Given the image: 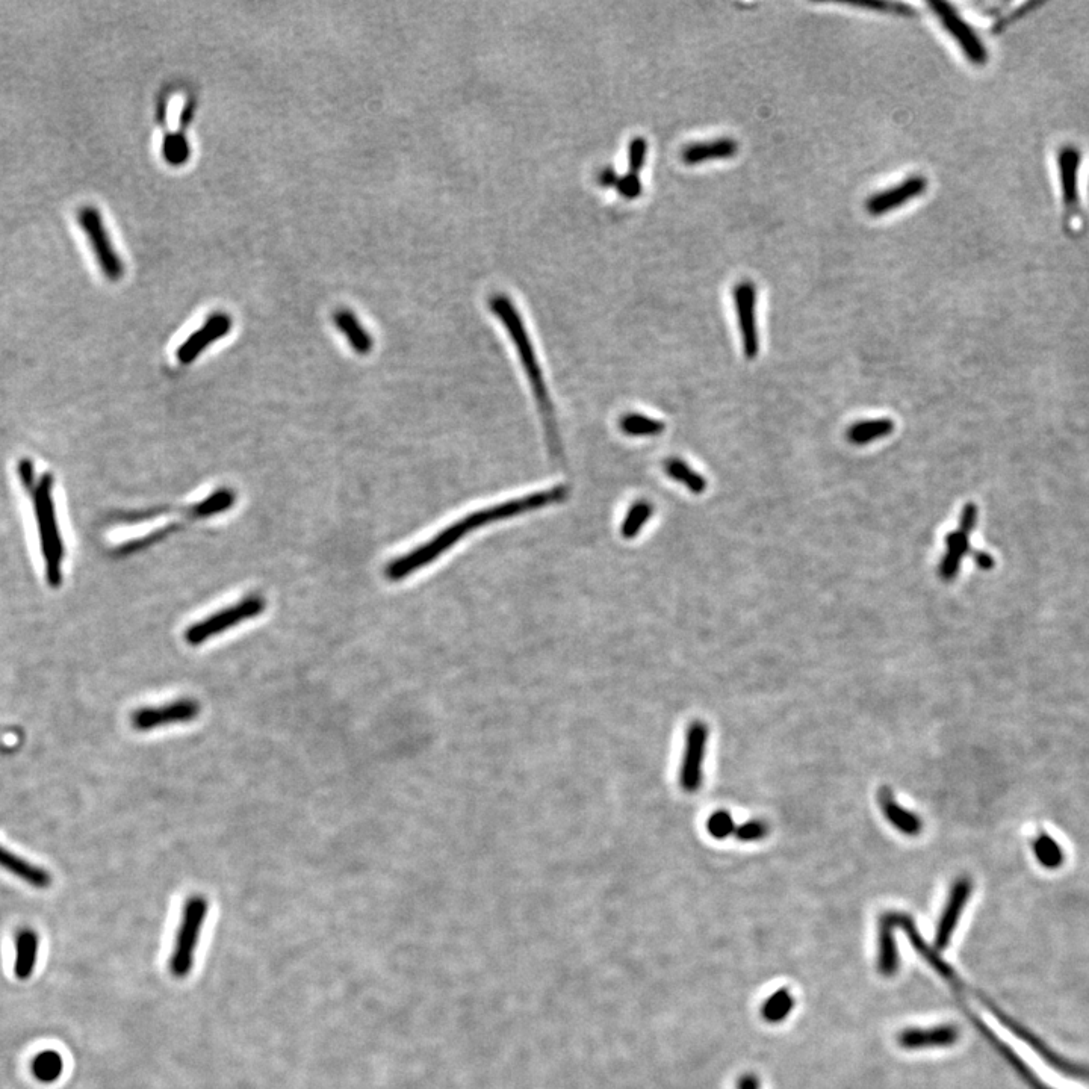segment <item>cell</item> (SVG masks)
Returning <instances> with one entry per match:
<instances>
[{"instance_id": "4dcf8cb0", "label": "cell", "mask_w": 1089, "mask_h": 1089, "mask_svg": "<svg viewBox=\"0 0 1089 1089\" xmlns=\"http://www.w3.org/2000/svg\"><path fill=\"white\" fill-rule=\"evenodd\" d=\"M190 155V147L184 135H168L164 141V156L170 164H184Z\"/></svg>"}, {"instance_id": "60d3db41", "label": "cell", "mask_w": 1089, "mask_h": 1089, "mask_svg": "<svg viewBox=\"0 0 1089 1089\" xmlns=\"http://www.w3.org/2000/svg\"><path fill=\"white\" fill-rule=\"evenodd\" d=\"M972 554L973 559H975L976 565H978L979 568L984 569V571H990V569H993L994 565H996V563H994L993 557H991L990 554L982 553V551H973Z\"/></svg>"}, {"instance_id": "5bb4252c", "label": "cell", "mask_w": 1089, "mask_h": 1089, "mask_svg": "<svg viewBox=\"0 0 1089 1089\" xmlns=\"http://www.w3.org/2000/svg\"><path fill=\"white\" fill-rule=\"evenodd\" d=\"M972 890L973 884L968 878H959L953 884L946 908H944L940 923H938L937 934H935V947H937V950H944L949 946L950 938H952L953 932L958 926L965 903L970 899Z\"/></svg>"}, {"instance_id": "74e56055", "label": "cell", "mask_w": 1089, "mask_h": 1089, "mask_svg": "<svg viewBox=\"0 0 1089 1089\" xmlns=\"http://www.w3.org/2000/svg\"><path fill=\"white\" fill-rule=\"evenodd\" d=\"M976 519H978V509H976L975 504H965L964 510H962L961 528H959V531L970 536L973 528H975Z\"/></svg>"}, {"instance_id": "b9f144b4", "label": "cell", "mask_w": 1089, "mask_h": 1089, "mask_svg": "<svg viewBox=\"0 0 1089 1089\" xmlns=\"http://www.w3.org/2000/svg\"><path fill=\"white\" fill-rule=\"evenodd\" d=\"M737 1089H760V1080L755 1074H743L737 1082Z\"/></svg>"}, {"instance_id": "9c48e42d", "label": "cell", "mask_w": 1089, "mask_h": 1089, "mask_svg": "<svg viewBox=\"0 0 1089 1089\" xmlns=\"http://www.w3.org/2000/svg\"><path fill=\"white\" fill-rule=\"evenodd\" d=\"M708 725L702 720L690 723L686 733L683 763L680 769L681 789L686 793H696L704 782V761L707 754Z\"/></svg>"}, {"instance_id": "1f68e13d", "label": "cell", "mask_w": 1089, "mask_h": 1089, "mask_svg": "<svg viewBox=\"0 0 1089 1089\" xmlns=\"http://www.w3.org/2000/svg\"><path fill=\"white\" fill-rule=\"evenodd\" d=\"M646 155H648V143L645 138L636 137L628 146V167L630 173L639 174L645 167Z\"/></svg>"}, {"instance_id": "83f0119b", "label": "cell", "mask_w": 1089, "mask_h": 1089, "mask_svg": "<svg viewBox=\"0 0 1089 1089\" xmlns=\"http://www.w3.org/2000/svg\"><path fill=\"white\" fill-rule=\"evenodd\" d=\"M652 506L648 501H639V503L633 504L631 509L628 510L627 516H625L624 524L621 527L622 537L624 539H633L642 530L643 525L651 518Z\"/></svg>"}, {"instance_id": "44dd1931", "label": "cell", "mask_w": 1089, "mask_h": 1089, "mask_svg": "<svg viewBox=\"0 0 1089 1089\" xmlns=\"http://www.w3.org/2000/svg\"><path fill=\"white\" fill-rule=\"evenodd\" d=\"M0 866L13 873V875L19 876L23 881L29 882L32 887L46 888L52 882V879L44 870L20 860L16 855L5 851L4 847H0Z\"/></svg>"}, {"instance_id": "f35d334b", "label": "cell", "mask_w": 1089, "mask_h": 1089, "mask_svg": "<svg viewBox=\"0 0 1089 1089\" xmlns=\"http://www.w3.org/2000/svg\"><path fill=\"white\" fill-rule=\"evenodd\" d=\"M20 480L26 488H34V466L28 459H23L19 466Z\"/></svg>"}, {"instance_id": "484cf974", "label": "cell", "mask_w": 1089, "mask_h": 1089, "mask_svg": "<svg viewBox=\"0 0 1089 1089\" xmlns=\"http://www.w3.org/2000/svg\"><path fill=\"white\" fill-rule=\"evenodd\" d=\"M621 429L628 436H655L663 432L664 424L645 415L628 413L621 419Z\"/></svg>"}, {"instance_id": "7402d4cb", "label": "cell", "mask_w": 1089, "mask_h": 1089, "mask_svg": "<svg viewBox=\"0 0 1089 1089\" xmlns=\"http://www.w3.org/2000/svg\"><path fill=\"white\" fill-rule=\"evenodd\" d=\"M894 432V422L891 419H870V421L857 422L855 426L847 430V439L854 445H866L878 439L887 438Z\"/></svg>"}, {"instance_id": "ac0fdd59", "label": "cell", "mask_w": 1089, "mask_h": 1089, "mask_svg": "<svg viewBox=\"0 0 1089 1089\" xmlns=\"http://www.w3.org/2000/svg\"><path fill=\"white\" fill-rule=\"evenodd\" d=\"M893 922L888 913L879 920L878 937V970L885 978H891L899 970V950H897L896 934H894Z\"/></svg>"}, {"instance_id": "d6986e66", "label": "cell", "mask_w": 1089, "mask_h": 1089, "mask_svg": "<svg viewBox=\"0 0 1089 1089\" xmlns=\"http://www.w3.org/2000/svg\"><path fill=\"white\" fill-rule=\"evenodd\" d=\"M38 947H40V938H38V934L34 929L26 928L19 931L16 938L17 956L14 973H16L20 981H26L34 973L38 958Z\"/></svg>"}, {"instance_id": "4316f807", "label": "cell", "mask_w": 1089, "mask_h": 1089, "mask_svg": "<svg viewBox=\"0 0 1089 1089\" xmlns=\"http://www.w3.org/2000/svg\"><path fill=\"white\" fill-rule=\"evenodd\" d=\"M1034 852L1037 860L1047 869H1058L1064 863V852L1055 838L1047 834H1041L1035 840Z\"/></svg>"}, {"instance_id": "9a60e30c", "label": "cell", "mask_w": 1089, "mask_h": 1089, "mask_svg": "<svg viewBox=\"0 0 1089 1089\" xmlns=\"http://www.w3.org/2000/svg\"><path fill=\"white\" fill-rule=\"evenodd\" d=\"M959 1029L952 1024L935 1027H910L897 1035V1043L905 1050L949 1047L958 1041Z\"/></svg>"}, {"instance_id": "f546056e", "label": "cell", "mask_w": 1089, "mask_h": 1089, "mask_svg": "<svg viewBox=\"0 0 1089 1089\" xmlns=\"http://www.w3.org/2000/svg\"><path fill=\"white\" fill-rule=\"evenodd\" d=\"M707 831L710 832L711 837L717 838V840L730 837L736 831L733 816L725 810L716 811V813L708 817Z\"/></svg>"}, {"instance_id": "d4e9b609", "label": "cell", "mask_w": 1089, "mask_h": 1089, "mask_svg": "<svg viewBox=\"0 0 1089 1089\" xmlns=\"http://www.w3.org/2000/svg\"><path fill=\"white\" fill-rule=\"evenodd\" d=\"M666 474L669 477L674 478L675 481H680L689 489L693 494H704L707 491V480L698 472L693 471L684 460L681 459H669L664 465Z\"/></svg>"}, {"instance_id": "e0dca14e", "label": "cell", "mask_w": 1089, "mask_h": 1089, "mask_svg": "<svg viewBox=\"0 0 1089 1089\" xmlns=\"http://www.w3.org/2000/svg\"><path fill=\"white\" fill-rule=\"evenodd\" d=\"M739 152V144L733 138H717V140L693 143L684 147L681 158L686 165L704 164L716 159H730Z\"/></svg>"}, {"instance_id": "8d00e7d4", "label": "cell", "mask_w": 1089, "mask_h": 1089, "mask_svg": "<svg viewBox=\"0 0 1089 1089\" xmlns=\"http://www.w3.org/2000/svg\"><path fill=\"white\" fill-rule=\"evenodd\" d=\"M961 557L947 553L940 565V575L944 581H952L958 575Z\"/></svg>"}, {"instance_id": "cb8c5ba5", "label": "cell", "mask_w": 1089, "mask_h": 1089, "mask_svg": "<svg viewBox=\"0 0 1089 1089\" xmlns=\"http://www.w3.org/2000/svg\"><path fill=\"white\" fill-rule=\"evenodd\" d=\"M35 1079L43 1083L56 1082L64 1071L63 1056L56 1050H44L35 1056L31 1065Z\"/></svg>"}, {"instance_id": "3957f363", "label": "cell", "mask_w": 1089, "mask_h": 1089, "mask_svg": "<svg viewBox=\"0 0 1089 1089\" xmlns=\"http://www.w3.org/2000/svg\"><path fill=\"white\" fill-rule=\"evenodd\" d=\"M1059 199H1061L1062 227L1070 236H1079L1086 229V214L1080 191L1083 152L1073 143L1061 144L1056 150Z\"/></svg>"}, {"instance_id": "4fadbf2b", "label": "cell", "mask_w": 1089, "mask_h": 1089, "mask_svg": "<svg viewBox=\"0 0 1089 1089\" xmlns=\"http://www.w3.org/2000/svg\"><path fill=\"white\" fill-rule=\"evenodd\" d=\"M926 190H928V179L926 177H908L897 187L881 191V193L870 197L866 203L867 212L873 217L888 214V212L894 211V209L900 208L905 203L922 196Z\"/></svg>"}, {"instance_id": "52a82bcc", "label": "cell", "mask_w": 1089, "mask_h": 1089, "mask_svg": "<svg viewBox=\"0 0 1089 1089\" xmlns=\"http://www.w3.org/2000/svg\"><path fill=\"white\" fill-rule=\"evenodd\" d=\"M78 224L87 236L94 258L106 279L117 282L125 276V264L112 246L111 236L103 223L102 214L94 206H82L78 211Z\"/></svg>"}, {"instance_id": "f1b7e54d", "label": "cell", "mask_w": 1089, "mask_h": 1089, "mask_svg": "<svg viewBox=\"0 0 1089 1089\" xmlns=\"http://www.w3.org/2000/svg\"><path fill=\"white\" fill-rule=\"evenodd\" d=\"M233 503H235V492L223 489V491L215 492L211 497L197 504L194 507V515L200 516V518L217 515V513L224 512V510L232 507Z\"/></svg>"}, {"instance_id": "8992f818", "label": "cell", "mask_w": 1089, "mask_h": 1089, "mask_svg": "<svg viewBox=\"0 0 1089 1089\" xmlns=\"http://www.w3.org/2000/svg\"><path fill=\"white\" fill-rule=\"evenodd\" d=\"M264 610L265 601L262 596H247V598L236 602L232 607L220 610V612L208 616V618L203 619V621L191 625V627L185 631V640H187L188 645L191 646L203 645V643L208 642L212 637L224 633V631L229 630V628L236 627V625L250 621V619L258 618Z\"/></svg>"}, {"instance_id": "e575fe53", "label": "cell", "mask_w": 1089, "mask_h": 1089, "mask_svg": "<svg viewBox=\"0 0 1089 1089\" xmlns=\"http://www.w3.org/2000/svg\"><path fill=\"white\" fill-rule=\"evenodd\" d=\"M947 553L955 554L958 557L967 556V554L973 553L972 547H970V537L968 534L962 533V531H950L946 536Z\"/></svg>"}, {"instance_id": "30bf717a", "label": "cell", "mask_w": 1089, "mask_h": 1089, "mask_svg": "<svg viewBox=\"0 0 1089 1089\" xmlns=\"http://www.w3.org/2000/svg\"><path fill=\"white\" fill-rule=\"evenodd\" d=\"M929 7L932 8L935 16L938 17L946 31L955 38L968 61L975 64V66H985L988 61L987 47H985L984 41L979 38V35L976 34L975 29L959 16L958 11L953 10L952 5L946 4V2H938V0L931 2Z\"/></svg>"}, {"instance_id": "ffe728a7", "label": "cell", "mask_w": 1089, "mask_h": 1089, "mask_svg": "<svg viewBox=\"0 0 1089 1089\" xmlns=\"http://www.w3.org/2000/svg\"><path fill=\"white\" fill-rule=\"evenodd\" d=\"M336 327L344 333L347 338L348 344L354 348V351L359 354H368L373 348V338L370 333L365 330V327L357 320L356 315L347 309H341L336 311L333 315Z\"/></svg>"}, {"instance_id": "7a4b0ae2", "label": "cell", "mask_w": 1089, "mask_h": 1089, "mask_svg": "<svg viewBox=\"0 0 1089 1089\" xmlns=\"http://www.w3.org/2000/svg\"><path fill=\"white\" fill-rule=\"evenodd\" d=\"M489 308H491V311L500 318L501 323L506 326L507 332L512 336L513 344H515L516 350H518L522 365H524L525 373H527L528 380H530L531 389H533L534 395H536L537 406H539L540 415H542L543 424H545V430H547L548 444H550L551 453H553V456L556 457V459H562V442H560L553 403H551L547 383L543 380L542 370H540L539 367V360H537L536 353H534V347L533 344H531L527 329H525L524 321H522V317L519 315L518 309L513 305L512 300H510L509 297H506V295H492V297L489 298Z\"/></svg>"}, {"instance_id": "d6a6232c", "label": "cell", "mask_w": 1089, "mask_h": 1089, "mask_svg": "<svg viewBox=\"0 0 1089 1089\" xmlns=\"http://www.w3.org/2000/svg\"><path fill=\"white\" fill-rule=\"evenodd\" d=\"M769 834V825L763 820H748V822L742 823L740 826H736L737 840L740 841H758L763 840Z\"/></svg>"}, {"instance_id": "836d02e7", "label": "cell", "mask_w": 1089, "mask_h": 1089, "mask_svg": "<svg viewBox=\"0 0 1089 1089\" xmlns=\"http://www.w3.org/2000/svg\"><path fill=\"white\" fill-rule=\"evenodd\" d=\"M616 190L621 194L624 199L633 200L642 194L643 185L640 180L639 174L630 173L628 171L624 176H619L618 184H616Z\"/></svg>"}, {"instance_id": "603a6c76", "label": "cell", "mask_w": 1089, "mask_h": 1089, "mask_svg": "<svg viewBox=\"0 0 1089 1089\" xmlns=\"http://www.w3.org/2000/svg\"><path fill=\"white\" fill-rule=\"evenodd\" d=\"M795 1008V997H793L792 991L789 988H779L775 993L770 994L766 1000H764L763 1006H761V1017L767 1021V1023H781L785 1018L789 1017L790 1012Z\"/></svg>"}, {"instance_id": "ab89813d", "label": "cell", "mask_w": 1089, "mask_h": 1089, "mask_svg": "<svg viewBox=\"0 0 1089 1089\" xmlns=\"http://www.w3.org/2000/svg\"><path fill=\"white\" fill-rule=\"evenodd\" d=\"M619 174L616 173L615 168L609 167L599 173L598 182L605 188H615L618 184Z\"/></svg>"}, {"instance_id": "ba28073f", "label": "cell", "mask_w": 1089, "mask_h": 1089, "mask_svg": "<svg viewBox=\"0 0 1089 1089\" xmlns=\"http://www.w3.org/2000/svg\"><path fill=\"white\" fill-rule=\"evenodd\" d=\"M200 713L202 705L197 699L180 698L158 707L138 708L132 713L131 722L135 730L152 731L176 723L193 722Z\"/></svg>"}, {"instance_id": "7c38bea8", "label": "cell", "mask_w": 1089, "mask_h": 1089, "mask_svg": "<svg viewBox=\"0 0 1089 1089\" xmlns=\"http://www.w3.org/2000/svg\"><path fill=\"white\" fill-rule=\"evenodd\" d=\"M232 329V318L223 312L212 314L197 332L191 333L187 341L177 348V360L184 365L196 360L205 348L226 336Z\"/></svg>"}, {"instance_id": "5b68a950", "label": "cell", "mask_w": 1089, "mask_h": 1089, "mask_svg": "<svg viewBox=\"0 0 1089 1089\" xmlns=\"http://www.w3.org/2000/svg\"><path fill=\"white\" fill-rule=\"evenodd\" d=\"M53 478L46 474L40 483L32 488L34 494L35 515L40 528L41 553H43L44 565H46L47 583L52 587H58L63 580V539L59 534L58 521H56L55 503H53Z\"/></svg>"}, {"instance_id": "6da1fadb", "label": "cell", "mask_w": 1089, "mask_h": 1089, "mask_svg": "<svg viewBox=\"0 0 1089 1089\" xmlns=\"http://www.w3.org/2000/svg\"><path fill=\"white\" fill-rule=\"evenodd\" d=\"M568 494L569 491L566 486H557V488L548 489V491L536 492V494L527 495V497L518 498V500L506 501V503L498 504V506L472 513V515L463 518L462 521H457L451 527L445 528L438 536L433 537L432 540L424 543L421 547L389 563L388 568H386V577L391 581L403 580L407 575L413 574L422 566L435 562L442 553L450 550L454 543L463 539L469 531L483 527V525L492 524V522L503 521V519L521 515V513L542 509V507L550 506V504L562 503L568 498Z\"/></svg>"}, {"instance_id": "d590c367", "label": "cell", "mask_w": 1089, "mask_h": 1089, "mask_svg": "<svg viewBox=\"0 0 1089 1089\" xmlns=\"http://www.w3.org/2000/svg\"><path fill=\"white\" fill-rule=\"evenodd\" d=\"M854 7L869 8V10L884 11V13L902 14V16H914V10L903 4H891V2H861L852 4Z\"/></svg>"}, {"instance_id": "2e32d148", "label": "cell", "mask_w": 1089, "mask_h": 1089, "mask_svg": "<svg viewBox=\"0 0 1089 1089\" xmlns=\"http://www.w3.org/2000/svg\"><path fill=\"white\" fill-rule=\"evenodd\" d=\"M879 807H881L882 813H884L885 819L902 834L910 835V837H916L923 831V822L917 814L913 811L906 810L902 805L897 804L894 799L893 793L888 787H882L878 793Z\"/></svg>"}, {"instance_id": "8fae6325", "label": "cell", "mask_w": 1089, "mask_h": 1089, "mask_svg": "<svg viewBox=\"0 0 1089 1089\" xmlns=\"http://www.w3.org/2000/svg\"><path fill=\"white\" fill-rule=\"evenodd\" d=\"M734 305L739 317L742 332L743 350L748 359H755L760 351L757 330V288L752 282H742L734 286Z\"/></svg>"}, {"instance_id": "277c9868", "label": "cell", "mask_w": 1089, "mask_h": 1089, "mask_svg": "<svg viewBox=\"0 0 1089 1089\" xmlns=\"http://www.w3.org/2000/svg\"><path fill=\"white\" fill-rule=\"evenodd\" d=\"M209 913V900L203 894H191L185 900L179 928L174 938L173 952L168 959V972L173 978L185 979L193 972L202 929Z\"/></svg>"}]
</instances>
